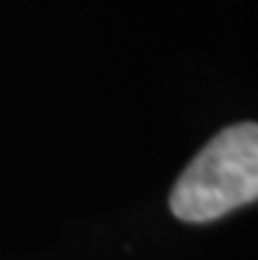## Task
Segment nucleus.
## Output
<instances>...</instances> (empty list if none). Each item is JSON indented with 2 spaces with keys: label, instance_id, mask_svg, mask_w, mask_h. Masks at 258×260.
I'll return each instance as SVG.
<instances>
[{
  "label": "nucleus",
  "instance_id": "f257e3e1",
  "mask_svg": "<svg viewBox=\"0 0 258 260\" xmlns=\"http://www.w3.org/2000/svg\"><path fill=\"white\" fill-rule=\"evenodd\" d=\"M258 200V124H235L216 134L179 176L171 210L203 223Z\"/></svg>",
  "mask_w": 258,
  "mask_h": 260
}]
</instances>
